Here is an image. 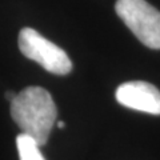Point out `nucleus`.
<instances>
[{"instance_id":"1","label":"nucleus","mask_w":160,"mask_h":160,"mask_svg":"<svg viewBox=\"0 0 160 160\" xmlns=\"http://www.w3.org/2000/svg\"><path fill=\"white\" fill-rule=\"evenodd\" d=\"M11 115L22 133L31 136L42 147L47 143L56 122L58 109L47 89L27 87L11 102Z\"/></svg>"},{"instance_id":"2","label":"nucleus","mask_w":160,"mask_h":160,"mask_svg":"<svg viewBox=\"0 0 160 160\" xmlns=\"http://www.w3.org/2000/svg\"><path fill=\"white\" fill-rule=\"evenodd\" d=\"M115 9L144 46L160 49V12L146 0H118Z\"/></svg>"},{"instance_id":"3","label":"nucleus","mask_w":160,"mask_h":160,"mask_svg":"<svg viewBox=\"0 0 160 160\" xmlns=\"http://www.w3.org/2000/svg\"><path fill=\"white\" fill-rule=\"evenodd\" d=\"M19 48L26 58L35 60L51 73L67 75L72 69V63L66 51L32 28H23L20 31Z\"/></svg>"},{"instance_id":"4","label":"nucleus","mask_w":160,"mask_h":160,"mask_svg":"<svg viewBox=\"0 0 160 160\" xmlns=\"http://www.w3.org/2000/svg\"><path fill=\"white\" fill-rule=\"evenodd\" d=\"M122 106L151 115H160V91L147 82H128L119 86L115 92Z\"/></svg>"},{"instance_id":"5","label":"nucleus","mask_w":160,"mask_h":160,"mask_svg":"<svg viewBox=\"0 0 160 160\" xmlns=\"http://www.w3.org/2000/svg\"><path fill=\"white\" fill-rule=\"evenodd\" d=\"M16 147L20 160H46L40 152V146L26 133H20L16 138Z\"/></svg>"},{"instance_id":"6","label":"nucleus","mask_w":160,"mask_h":160,"mask_svg":"<svg viewBox=\"0 0 160 160\" xmlns=\"http://www.w3.org/2000/svg\"><path fill=\"white\" fill-rule=\"evenodd\" d=\"M6 96H7V99L9 100V102H12V100L15 99V96H16V93H13V92H7Z\"/></svg>"},{"instance_id":"7","label":"nucleus","mask_w":160,"mask_h":160,"mask_svg":"<svg viewBox=\"0 0 160 160\" xmlns=\"http://www.w3.org/2000/svg\"><path fill=\"white\" fill-rule=\"evenodd\" d=\"M58 127L59 128H64V127H66V124H64L63 122H58Z\"/></svg>"}]
</instances>
